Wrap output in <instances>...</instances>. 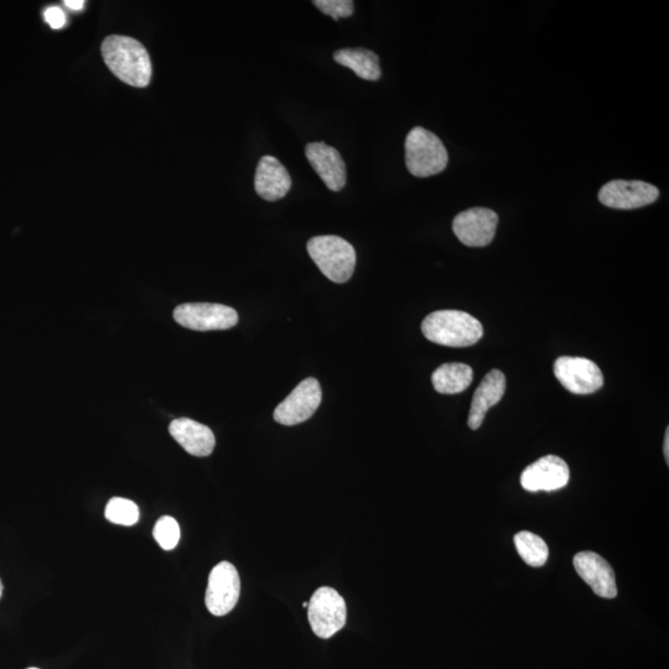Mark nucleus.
<instances>
[{
	"instance_id": "obj_1",
	"label": "nucleus",
	"mask_w": 669,
	"mask_h": 669,
	"mask_svg": "<svg viewBox=\"0 0 669 669\" xmlns=\"http://www.w3.org/2000/svg\"><path fill=\"white\" fill-rule=\"evenodd\" d=\"M102 56L108 69L129 86L145 87L152 80V61L147 49L136 39L111 35L102 43Z\"/></svg>"
},
{
	"instance_id": "obj_2",
	"label": "nucleus",
	"mask_w": 669,
	"mask_h": 669,
	"mask_svg": "<svg viewBox=\"0 0 669 669\" xmlns=\"http://www.w3.org/2000/svg\"><path fill=\"white\" fill-rule=\"evenodd\" d=\"M422 331L429 341L448 347L473 346L484 335L479 320L458 310L434 311L424 319Z\"/></svg>"
},
{
	"instance_id": "obj_3",
	"label": "nucleus",
	"mask_w": 669,
	"mask_h": 669,
	"mask_svg": "<svg viewBox=\"0 0 669 669\" xmlns=\"http://www.w3.org/2000/svg\"><path fill=\"white\" fill-rule=\"evenodd\" d=\"M311 259L331 282H349L356 268V251L339 236H318L308 242Z\"/></svg>"
},
{
	"instance_id": "obj_4",
	"label": "nucleus",
	"mask_w": 669,
	"mask_h": 669,
	"mask_svg": "<svg viewBox=\"0 0 669 669\" xmlns=\"http://www.w3.org/2000/svg\"><path fill=\"white\" fill-rule=\"evenodd\" d=\"M449 155L442 140L423 127L413 128L406 139V164L417 178L442 173L448 167Z\"/></svg>"
},
{
	"instance_id": "obj_5",
	"label": "nucleus",
	"mask_w": 669,
	"mask_h": 669,
	"mask_svg": "<svg viewBox=\"0 0 669 669\" xmlns=\"http://www.w3.org/2000/svg\"><path fill=\"white\" fill-rule=\"evenodd\" d=\"M308 617L314 634L320 639H330L346 625L345 600L335 589L323 586L311 596Z\"/></svg>"
},
{
	"instance_id": "obj_6",
	"label": "nucleus",
	"mask_w": 669,
	"mask_h": 669,
	"mask_svg": "<svg viewBox=\"0 0 669 669\" xmlns=\"http://www.w3.org/2000/svg\"><path fill=\"white\" fill-rule=\"evenodd\" d=\"M176 323L195 331L228 330L238 323L235 309L222 304L188 303L174 310Z\"/></svg>"
},
{
	"instance_id": "obj_7",
	"label": "nucleus",
	"mask_w": 669,
	"mask_h": 669,
	"mask_svg": "<svg viewBox=\"0 0 669 669\" xmlns=\"http://www.w3.org/2000/svg\"><path fill=\"white\" fill-rule=\"evenodd\" d=\"M241 579L235 565L221 562L211 570L207 584L205 603L207 610L215 616L230 614L240 599Z\"/></svg>"
},
{
	"instance_id": "obj_8",
	"label": "nucleus",
	"mask_w": 669,
	"mask_h": 669,
	"mask_svg": "<svg viewBox=\"0 0 669 669\" xmlns=\"http://www.w3.org/2000/svg\"><path fill=\"white\" fill-rule=\"evenodd\" d=\"M323 398L320 383L315 378H307L284 399L274 411L277 423L292 427L307 422L318 411Z\"/></svg>"
},
{
	"instance_id": "obj_9",
	"label": "nucleus",
	"mask_w": 669,
	"mask_h": 669,
	"mask_svg": "<svg viewBox=\"0 0 669 669\" xmlns=\"http://www.w3.org/2000/svg\"><path fill=\"white\" fill-rule=\"evenodd\" d=\"M554 375L565 390L574 394L595 393L604 386L599 366L584 357H559L554 362Z\"/></svg>"
},
{
	"instance_id": "obj_10",
	"label": "nucleus",
	"mask_w": 669,
	"mask_h": 669,
	"mask_svg": "<svg viewBox=\"0 0 669 669\" xmlns=\"http://www.w3.org/2000/svg\"><path fill=\"white\" fill-rule=\"evenodd\" d=\"M660 197V190L645 181L614 180L599 191L601 204L615 210H635L651 205Z\"/></svg>"
},
{
	"instance_id": "obj_11",
	"label": "nucleus",
	"mask_w": 669,
	"mask_h": 669,
	"mask_svg": "<svg viewBox=\"0 0 669 669\" xmlns=\"http://www.w3.org/2000/svg\"><path fill=\"white\" fill-rule=\"evenodd\" d=\"M499 216L485 207L460 212L453 222L455 236L468 247H486L494 241Z\"/></svg>"
},
{
	"instance_id": "obj_12",
	"label": "nucleus",
	"mask_w": 669,
	"mask_h": 669,
	"mask_svg": "<svg viewBox=\"0 0 669 669\" xmlns=\"http://www.w3.org/2000/svg\"><path fill=\"white\" fill-rule=\"evenodd\" d=\"M569 466L556 455L544 456L531 464L521 475V485L528 492H552L568 485Z\"/></svg>"
},
{
	"instance_id": "obj_13",
	"label": "nucleus",
	"mask_w": 669,
	"mask_h": 669,
	"mask_svg": "<svg viewBox=\"0 0 669 669\" xmlns=\"http://www.w3.org/2000/svg\"><path fill=\"white\" fill-rule=\"evenodd\" d=\"M579 577L600 598L614 599L617 596L614 569L606 560L594 552H580L573 560Z\"/></svg>"
},
{
	"instance_id": "obj_14",
	"label": "nucleus",
	"mask_w": 669,
	"mask_h": 669,
	"mask_svg": "<svg viewBox=\"0 0 669 669\" xmlns=\"http://www.w3.org/2000/svg\"><path fill=\"white\" fill-rule=\"evenodd\" d=\"M305 155L328 189L339 193L346 185V164L339 150L323 142L309 143Z\"/></svg>"
},
{
	"instance_id": "obj_15",
	"label": "nucleus",
	"mask_w": 669,
	"mask_h": 669,
	"mask_svg": "<svg viewBox=\"0 0 669 669\" xmlns=\"http://www.w3.org/2000/svg\"><path fill=\"white\" fill-rule=\"evenodd\" d=\"M290 188H292V178L288 170L277 158L264 155L259 160L254 176L256 193L266 201H278L289 193Z\"/></svg>"
},
{
	"instance_id": "obj_16",
	"label": "nucleus",
	"mask_w": 669,
	"mask_h": 669,
	"mask_svg": "<svg viewBox=\"0 0 669 669\" xmlns=\"http://www.w3.org/2000/svg\"><path fill=\"white\" fill-rule=\"evenodd\" d=\"M169 433L176 442L183 446L186 453L205 458L215 449L216 438L206 425L193 419L179 418L170 423Z\"/></svg>"
},
{
	"instance_id": "obj_17",
	"label": "nucleus",
	"mask_w": 669,
	"mask_h": 669,
	"mask_svg": "<svg viewBox=\"0 0 669 669\" xmlns=\"http://www.w3.org/2000/svg\"><path fill=\"white\" fill-rule=\"evenodd\" d=\"M506 392V377L499 370H492L476 388L471 402L468 424L470 429H479L489 409L499 403Z\"/></svg>"
},
{
	"instance_id": "obj_18",
	"label": "nucleus",
	"mask_w": 669,
	"mask_h": 669,
	"mask_svg": "<svg viewBox=\"0 0 669 669\" xmlns=\"http://www.w3.org/2000/svg\"><path fill=\"white\" fill-rule=\"evenodd\" d=\"M334 60L341 66L349 67L363 80L377 81L381 79L380 57L371 50L363 48L342 49L336 51Z\"/></svg>"
},
{
	"instance_id": "obj_19",
	"label": "nucleus",
	"mask_w": 669,
	"mask_h": 669,
	"mask_svg": "<svg viewBox=\"0 0 669 669\" xmlns=\"http://www.w3.org/2000/svg\"><path fill=\"white\" fill-rule=\"evenodd\" d=\"M474 380V371L465 363H444L432 376L435 391L442 394H456L466 390Z\"/></svg>"
},
{
	"instance_id": "obj_20",
	"label": "nucleus",
	"mask_w": 669,
	"mask_h": 669,
	"mask_svg": "<svg viewBox=\"0 0 669 669\" xmlns=\"http://www.w3.org/2000/svg\"><path fill=\"white\" fill-rule=\"evenodd\" d=\"M515 546L523 562L531 567H543L549 557L547 543L537 534L522 531L515 536Z\"/></svg>"
},
{
	"instance_id": "obj_21",
	"label": "nucleus",
	"mask_w": 669,
	"mask_h": 669,
	"mask_svg": "<svg viewBox=\"0 0 669 669\" xmlns=\"http://www.w3.org/2000/svg\"><path fill=\"white\" fill-rule=\"evenodd\" d=\"M105 516L108 521L121 526H133L139 521V508L131 500L113 497L107 503Z\"/></svg>"
},
{
	"instance_id": "obj_22",
	"label": "nucleus",
	"mask_w": 669,
	"mask_h": 669,
	"mask_svg": "<svg viewBox=\"0 0 669 669\" xmlns=\"http://www.w3.org/2000/svg\"><path fill=\"white\" fill-rule=\"evenodd\" d=\"M154 538L164 551H173L180 541V527L175 518L163 516L154 527Z\"/></svg>"
},
{
	"instance_id": "obj_23",
	"label": "nucleus",
	"mask_w": 669,
	"mask_h": 669,
	"mask_svg": "<svg viewBox=\"0 0 669 669\" xmlns=\"http://www.w3.org/2000/svg\"><path fill=\"white\" fill-rule=\"evenodd\" d=\"M314 5L335 20L350 18L355 12V4L352 0H315Z\"/></svg>"
},
{
	"instance_id": "obj_24",
	"label": "nucleus",
	"mask_w": 669,
	"mask_h": 669,
	"mask_svg": "<svg viewBox=\"0 0 669 669\" xmlns=\"http://www.w3.org/2000/svg\"><path fill=\"white\" fill-rule=\"evenodd\" d=\"M46 23L53 29H61L66 24V15L59 7H50L45 10Z\"/></svg>"
},
{
	"instance_id": "obj_25",
	"label": "nucleus",
	"mask_w": 669,
	"mask_h": 669,
	"mask_svg": "<svg viewBox=\"0 0 669 669\" xmlns=\"http://www.w3.org/2000/svg\"><path fill=\"white\" fill-rule=\"evenodd\" d=\"M67 8H70L72 10H81L84 9L85 7V2L84 0H66L64 2Z\"/></svg>"
},
{
	"instance_id": "obj_26",
	"label": "nucleus",
	"mask_w": 669,
	"mask_h": 669,
	"mask_svg": "<svg viewBox=\"0 0 669 669\" xmlns=\"http://www.w3.org/2000/svg\"><path fill=\"white\" fill-rule=\"evenodd\" d=\"M663 451H665V458H666L667 464H669V429H667V432H666L665 446H663Z\"/></svg>"
},
{
	"instance_id": "obj_27",
	"label": "nucleus",
	"mask_w": 669,
	"mask_h": 669,
	"mask_svg": "<svg viewBox=\"0 0 669 669\" xmlns=\"http://www.w3.org/2000/svg\"><path fill=\"white\" fill-rule=\"evenodd\" d=\"M3 590H4L3 583H2V580H0V598H2Z\"/></svg>"
},
{
	"instance_id": "obj_28",
	"label": "nucleus",
	"mask_w": 669,
	"mask_h": 669,
	"mask_svg": "<svg viewBox=\"0 0 669 669\" xmlns=\"http://www.w3.org/2000/svg\"><path fill=\"white\" fill-rule=\"evenodd\" d=\"M28 669H39V668H34V667H33V668H28Z\"/></svg>"
}]
</instances>
